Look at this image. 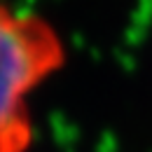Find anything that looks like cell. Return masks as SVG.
<instances>
[{"label": "cell", "mask_w": 152, "mask_h": 152, "mask_svg": "<svg viewBox=\"0 0 152 152\" xmlns=\"http://www.w3.org/2000/svg\"><path fill=\"white\" fill-rule=\"evenodd\" d=\"M68 63V45L54 21L0 0V152H31V101Z\"/></svg>", "instance_id": "obj_1"}]
</instances>
